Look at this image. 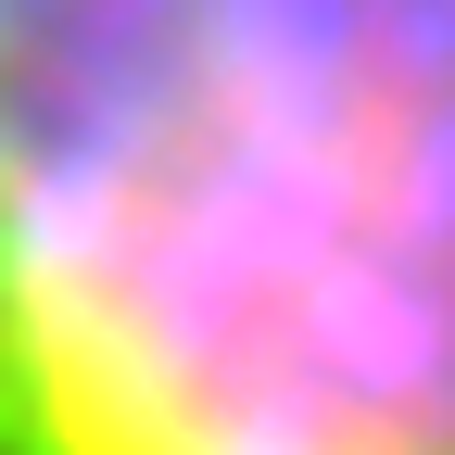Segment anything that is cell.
Listing matches in <instances>:
<instances>
[{
	"label": "cell",
	"instance_id": "cell-1",
	"mask_svg": "<svg viewBox=\"0 0 455 455\" xmlns=\"http://www.w3.org/2000/svg\"><path fill=\"white\" fill-rule=\"evenodd\" d=\"M0 455H455V0H0Z\"/></svg>",
	"mask_w": 455,
	"mask_h": 455
}]
</instances>
